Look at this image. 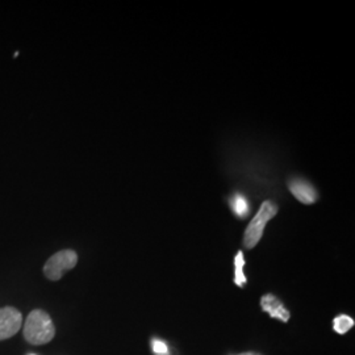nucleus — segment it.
<instances>
[{
  "mask_svg": "<svg viewBox=\"0 0 355 355\" xmlns=\"http://www.w3.org/2000/svg\"><path fill=\"white\" fill-rule=\"evenodd\" d=\"M354 327V320L346 315H340L333 320V329L338 334H345Z\"/></svg>",
  "mask_w": 355,
  "mask_h": 355,
  "instance_id": "obj_8",
  "label": "nucleus"
},
{
  "mask_svg": "<svg viewBox=\"0 0 355 355\" xmlns=\"http://www.w3.org/2000/svg\"><path fill=\"white\" fill-rule=\"evenodd\" d=\"M245 266V258H243V253L239 252L236 258H234V267H236V275H234V283L239 287H243L246 284V277L242 271V268Z\"/></svg>",
  "mask_w": 355,
  "mask_h": 355,
  "instance_id": "obj_9",
  "label": "nucleus"
},
{
  "mask_svg": "<svg viewBox=\"0 0 355 355\" xmlns=\"http://www.w3.org/2000/svg\"><path fill=\"white\" fill-rule=\"evenodd\" d=\"M261 306L271 318H278L282 322H288V320L291 318L290 311L272 293H266L262 296Z\"/></svg>",
  "mask_w": 355,
  "mask_h": 355,
  "instance_id": "obj_5",
  "label": "nucleus"
},
{
  "mask_svg": "<svg viewBox=\"0 0 355 355\" xmlns=\"http://www.w3.org/2000/svg\"><path fill=\"white\" fill-rule=\"evenodd\" d=\"M24 338L32 345L51 343L55 336V327L51 318L42 309L32 311L24 322Z\"/></svg>",
  "mask_w": 355,
  "mask_h": 355,
  "instance_id": "obj_1",
  "label": "nucleus"
},
{
  "mask_svg": "<svg viewBox=\"0 0 355 355\" xmlns=\"http://www.w3.org/2000/svg\"><path fill=\"white\" fill-rule=\"evenodd\" d=\"M78 263V254L71 250L66 249L58 253L51 255L46 261L44 266V274L49 280L57 282L64 277V274L70 270H73Z\"/></svg>",
  "mask_w": 355,
  "mask_h": 355,
  "instance_id": "obj_3",
  "label": "nucleus"
},
{
  "mask_svg": "<svg viewBox=\"0 0 355 355\" xmlns=\"http://www.w3.org/2000/svg\"><path fill=\"white\" fill-rule=\"evenodd\" d=\"M278 214V205L267 200L261 205L258 214L254 216L252 223L248 225L243 234V245L246 249H253L263 236L267 223Z\"/></svg>",
  "mask_w": 355,
  "mask_h": 355,
  "instance_id": "obj_2",
  "label": "nucleus"
},
{
  "mask_svg": "<svg viewBox=\"0 0 355 355\" xmlns=\"http://www.w3.org/2000/svg\"><path fill=\"white\" fill-rule=\"evenodd\" d=\"M230 203V208L233 211V214L237 216L239 218H245L248 214H249V203L248 199L245 196H242L241 193H236L230 198L229 200Z\"/></svg>",
  "mask_w": 355,
  "mask_h": 355,
  "instance_id": "obj_7",
  "label": "nucleus"
},
{
  "mask_svg": "<svg viewBox=\"0 0 355 355\" xmlns=\"http://www.w3.org/2000/svg\"><path fill=\"white\" fill-rule=\"evenodd\" d=\"M23 324V315L13 306L0 309V341L8 340L19 333Z\"/></svg>",
  "mask_w": 355,
  "mask_h": 355,
  "instance_id": "obj_4",
  "label": "nucleus"
},
{
  "mask_svg": "<svg viewBox=\"0 0 355 355\" xmlns=\"http://www.w3.org/2000/svg\"><path fill=\"white\" fill-rule=\"evenodd\" d=\"M31 355H35V354H31Z\"/></svg>",
  "mask_w": 355,
  "mask_h": 355,
  "instance_id": "obj_12",
  "label": "nucleus"
},
{
  "mask_svg": "<svg viewBox=\"0 0 355 355\" xmlns=\"http://www.w3.org/2000/svg\"><path fill=\"white\" fill-rule=\"evenodd\" d=\"M290 191L292 195L303 204H312L318 200V192L315 187L303 179H292L290 182Z\"/></svg>",
  "mask_w": 355,
  "mask_h": 355,
  "instance_id": "obj_6",
  "label": "nucleus"
},
{
  "mask_svg": "<svg viewBox=\"0 0 355 355\" xmlns=\"http://www.w3.org/2000/svg\"><path fill=\"white\" fill-rule=\"evenodd\" d=\"M153 350L155 354H167V346L165 343L158 341V340H153Z\"/></svg>",
  "mask_w": 355,
  "mask_h": 355,
  "instance_id": "obj_10",
  "label": "nucleus"
},
{
  "mask_svg": "<svg viewBox=\"0 0 355 355\" xmlns=\"http://www.w3.org/2000/svg\"><path fill=\"white\" fill-rule=\"evenodd\" d=\"M240 355H262V354H259V353H243V354H240Z\"/></svg>",
  "mask_w": 355,
  "mask_h": 355,
  "instance_id": "obj_11",
  "label": "nucleus"
}]
</instances>
